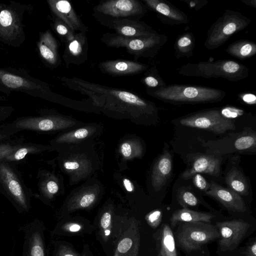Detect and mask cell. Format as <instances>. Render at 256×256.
Instances as JSON below:
<instances>
[{
  "label": "cell",
  "instance_id": "cell-1",
  "mask_svg": "<svg viewBox=\"0 0 256 256\" xmlns=\"http://www.w3.org/2000/svg\"><path fill=\"white\" fill-rule=\"evenodd\" d=\"M65 85L81 94L88 96L98 104L107 106H124L132 108L143 114H153L156 112L155 104L136 94L98 84L92 83L77 78H62Z\"/></svg>",
  "mask_w": 256,
  "mask_h": 256
},
{
  "label": "cell",
  "instance_id": "cell-2",
  "mask_svg": "<svg viewBox=\"0 0 256 256\" xmlns=\"http://www.w3.org/2000/svg\"><path fill=\"white\" fill-rule=\"evenodd\" d=\"M147 93L160 100L174 104H199L220 101L226 92L216 88L184 84L166 85L156 89L146 88Z\"/></svg>",
  "mask_w": 256,
  "mask_h": 256
},
{
  "label": "cell",
  "instance_id": "cell-3",
  "mask_svg": "<svg viewBox=\"0 0 256 256\" xmlns=\"http://www.w3.org/2000/svg\"><path fill=\"white\" fill-rule=\"evenodd\" d=\"M14 92L46 100L54 97L47 84L34 78L24 69L0 67V92L8 96Z\"/></svg>",
  "mask_w": 256,
  "mask_h": 256
},
{
  "label": "cell",
  "instance_id": "cell-4",
  "mask_svg": "<svg viewBox=\"0 0 256 256\" xmlns=\"http://www.w3.org/2000/svg\"><path fill=\"white\" fill-rule=\"evenodd\" d=\"M32 9L30 4L12 0L0 4V42L14 48L20 46L26 40L24 16Z\"/></svg>",
  "mask_w": 256,
  "mask_h": 256
},
{
  "label": "cell",
  "instance_id": "cell-5",
  "mask_svg": "<svg viewBox=\"0 0 256 256\" xmlns=\"http://www.w3.org/2000/svg\"><path fill=\"white\" fill-rule=\"evenodd\" d=\"M179 74L188 76L206 78H221L231 82H237L248 76V69L244 65L230 60L214 62H200L189 63L178 69Z\"/></svg>",
  "mask_w": 256,
  "mask_h": 256
},
{
  "label": "cell",
  "instance_id": "cell-6",
  "mask_svg": "<svg viewBox=\"0 0 256 256\" xmlns=\"http://www.w3.org/2000/svg\"><path fill=\"white\" fill-rule=\"evenodd\" d=\"M100 40L108 46L125 48L136 58H153L166 43L168 36L158 32L136 37H124L116 33H106L102 35Z\"/></svg>",
  "mask_w": 256,
  "mask_h": 256
},
{
  "label": "cell",
  "instance_id": "cell-7",
  "mask_svg": "<svg viewBox=\"0 0 256 256\" xmlns=\"http://www.w3.org/2000/svg\"><path fill=\"white\" fill-rule=\"evenodd\" d=\"M250 22V19L241 12L226 10L208 30L204 46L209 50L218 48L234 34L245 29Z\"/></svg>",
  "mask_w": 256,
  "mask_h": 256
},
{
  "label": "cell",
  "instance_id": "cell-8",
  "mask_svg": "<svg viewBox=\"0 0 256 256\" xmlns=\"http://www.w3.org/2000/svg\"><path fill=\"white\" fill-rule=\"evenodd\" d=\"M16 165L0 161V192L16 206L27 209L34 194L25 184Z\"/></svg>",
  "mask_w": 256,
  "mask_h": 256
},
{
  "label": "cell",
  "instance_id": "cell-9",
  "mask_svg": "<svg viewBox=\"0 0 256 256\" xmlns=\"http://www.w3.org/2000/svg\"><path fill=\"white\" fill-rule=\"evenodd\" d=\"M218 228L206 222H184L180 225L176 238L180 246L188 251L196 250L220 238Z\"/></svg>",
  "mask_w": 256,
  "mask_h": 256
},
{
  "label": "cell",
  "instance_id": "cell-10",
  "mask_svg": "<svg viewBox=\"0 0 256 256\" xmlns=\"http://www.w3.org/2000/svg\"><path fill=\"white\" fill-rule=\"evenodd\" d=\"M94 10L98 16L106 18L105 21L118 18L139 20L147 12L148 8L142 0H108L100 3Z\"/></svg>",
  "mask_w": 256,
  "mask_h": 256
},
{
  "label": "cell",
  "instance_id": "cell-11",
  "mask_svg": "<svg viewBox=\"0 0 256 256\" xmlns=\"http://www.w3.org/2000/svg\"><path fill=\"white\" fill-rule=\"evenodd\" d=\"M184 126L202 128L216 133L223 134L234 128L232 119L224 116L220 109L212 108L202 110L180 120Z\"/></svg>",
  "mask_w": 256,
  "mask_h": 256
},
{
  "label": "cell",
  "instance_id": "cell-12",
  "mask_svg": "<svg viewBox=\"0 0 256 256\" xmlns=\"http://www.w3.org/2000/svg\"><path fill=\"white\" fill-rule=\"evenodd\" d=\"M220 232L218 245L222 252L236 249L246 234L250 224L242 220H234L216 224Z\"/></svg>",
  "mask_w": 256,
  "mask_h": 256
},
{
  "label": "cell",
  "instance_id": "cell-13",
  "mask_svg": "<svg viewBox=\"0 0 256 256\" xmlns=\"http://www.w3.org/2000/svg\"><path fill=\"white\" fill-rule=\"evenodd\" d=\"M8 126L17 132L24 130L46 132L63 127L64 120L55 116H26L18 118Z\"/></svg>",
  "mask_w": 256,
  "mask_h": 256
},
{
  "label": "cell",
  "instance_id": "cell-14",
  "mask_svg": "<svg viewBox=\"0 0 256 256\" xmlns=\"http://www.w3.org/2000/svg\"><path fill=\"white\" fill-rule=\"evenodd\" d=\"M146 7L154 11L163 22L170 25L186 24L188 16L170 2L166 0H142Z\"/></svg>",
  "mask_w": 256,
  "mask_h": 256
},
{
  "label": "cell",
  "instance_id": "cell-15",
  "mask_svg": "<svg viewBox=\"0 0 256 256\" xmlns=\"http://www.w3.org/2000/svg\"><path fill=\"white\" fill-rule=\"evenodd\" d=\"M46 2L52 14L66 23L74 32H87V27L70 2L66 0H47Z\"/></svg>",
  "mask_w": 256,
  "mask_h": 256
},
{
  "label": "cell",
  "instance_id": "cell-16",
  "mask_svg": "<svg viewBox=\"0 0 256 256\" xmlns=\"http://www.w3.org/2000/svg\"><path fill=\"white\" fill-rule=\"evenodd\" d=\"M106 24L116 34L124 37L146 36L158 32L143 22L128 18L110 20H106Z\"/></svg>",
  "mask_w": 256,
  "mask_h": 256
},
{
  "label": "cell",
  "instance_id": "cell-17",
  "mask_svg": "<svg viewBox=\"0 0 256 256\" xmlns=\"http://www.w3.org/2000/svg\"><path fill=\"white\" fill-rule=\"evenodd\" d=\"M206 194L214 198L230 210L238 212L246 210L245 203L240 195L230 188H224L211 182Z\"/></svg>",
  "mask_w": 256,
  "mask_h": 256
},
{
  "label": "cell",
  "instance_id": "cell-18",
  "mask_svg": "<svg viewBox=\"0 0 256 256\" xmlns=\"http://www.w3.org/2000/svg\"><path fill=\"white\" fill-rule=\"evenodd\" d=\"M88 44L86 32H76L74 38L66 43L62 58L66 64H80L88 58Z\"/></svg>",
  "mask_w": 256,
  "mask_h": 256
},
{
  "label": "cell",
  "instance_id": "cell-19",
  "mask_svg": "<svg viewBox=\"0 0 256 256\" xmlns=\"http://www.w3.org/2000/svg\"><path fill=\"white\" fill-rule=\"evenodd\" d=\"M98 66L102 72L113 76L138 74L148 69L144 64L127 60L104 61Z\"/></svg>",
  "mask_w": 256,
  "mask_h": 256
},
{
  "label": "cell",
  "instance_id": "cell-20",
  "mask_svg": "<svg viewBox=\"0 0 256 256\" xmlns=\"http://www.w3.org/2000/svg\"><path fill=\"white\" fill-rule=\"evenodd\" d=\"M37 48L39 54L45 64L52 67L59 65L60 60L58 43L50 30L40 33Z\"/></svg>",
  "mask_w": 256,
  "mask_h": 256
},
{
  "label": "cell",
  "instance_id": "cell-21",
  "mask_svg": "<svg viewBox=\"0 0 256 256\" xmlns=\"http://www.w3.org/2000/svg\"><path fill=\"white\" fill-rule=\"evenodd\" d=\"M221 158L212 156H200L196 157L190 169L182 174L184 179L190 178L196 174L205 173L218 176L220 172Z\"/></svg>",
  "mask_w": 256,
  "mask_h": 256
},
{
  "label": "cell",
  "instance_id": "cell-22",
  "mask_svg": "<svg viewBox=\"0 0 256 256\" xmlns=\"http://www.w3.org/2000/svg\"><path fill=\"white\" fill-rule=\"evenodd\" d=\"M140 246V234L134 222L123 234L118 242L114 256H138Z\"/></svg>",
  "mask_w": 256,
  "mask_h": 256
},
{
  "label": "cell",
  "instance_id": "cell-23",
  "mask_svg": "<svg viewBox=\"0 0 256 256\" xmlns=\"http://www.w3.org/2000/svg\"><path fill=\"white\" fill-rule=\"evenodd\" d=\"M172 170V157L164 150L156 162L152 174V183L155 190H160L166 184Z\"/></svg>",
  "mask_w": 256,
  "mask_h": 256
},
{
  "label": "cell",
  "instance_id": "cell-24",
  "mask_svg": "<svg viewBox=\"0 0 256 256\" xmlns=\"http://www.w3.org/2000/svg\"><path fill=\"white\" fill-rule=\"evenodd\" d=\"M214 216L211 214L196 212L183 208L175 211L170 218V224L174 228L178 222H210Z\"/></svg>",
  "mask_w": 256,
  "mask_h": 256
},
{
  "label": "cell",
  "instance_id": "cell-25",
  "mask_svg": "<svg viewBox=\"0 0 256 256\" xmlns=\"http://www.w3.org/2000/svg\"><path fill=\"white\" fill-rule=\"evenodd\" d=\"M48 146L32 142H22L3 160L16 164L24 160L26 156L39 154L47 150Z\"/></svg>",
  "mask_w": 256,
  "mask_h": 256
},
{
  "label": "cell",
  "instance_id": "cell-26",
  "mask_svg": "<svg viewBox=\"0 0 256 256\" xmlns=\"http://www.w3.org/2000/svg\"><path fill=\"white\" fill-rule=\"evenodd\" d=\"M226 52L239 59L248 58L256 54V44L248 40H238L230 44L227 47Z\"/></svg>",
  "mask_w": 256,
  "mask_h": 256
},
{
  "label": "cell",
  "instance_id": "cell-27",
  "mask_svg": "<svg viewBox=\"0 0 256 256\" xmlns=\"http://www.w3.org/2000/svg\"><path fill=\"white\" fill-rule=\"evenodd\" d=\"M195 47V38L190 32L179 36L174 44V55L176 58L192 56Z\"/></svg>",
  "mask_w": 256,
  "mask_h": 256
},
{
  "label": "cell",
  "instance_id": "cell-28",
  "mask_svg": "<svg viewBox=\"0 0 256 256\" xmlns=\"http://www.w3.org/2000/svg\"><path fill=\"white\" fill-rule=\"evenodd\" d=\"M158 256H177L174 236L170 226L166 224L162 227L160 248Z\"/></svg>",
  "mask_w": 256,
  "mask_h": 256
},
{
  "label": "cell",
  "instance_id": "cell-29",
  "mask_svg": "<svg viewBox=\"0 0 256 256\" xmlns=\"http://www.w3.org/2000/svg\"><path fill=\"white\" fill-rule=\"evenodd\" d=\"M226 182L230 188L238 194H247L248 190L247 182L243 174L237 169L233 168L228 173Z\"/></svg>",
  "mask_w": 256,
  "mask_h": 256
},
{
  "label": "cell",
  "instance_id": "cell-30",
  "mask_svg": "<svg viewBox=\"0 0 256 256\" xmlns=\"http://www.w3.org/2000/svg\"><path fill=\"white\" fill-rule=\"evenodd\" d=\"M142 81L146 86V88L156 89L166 86L156 67H152L148 69Z\"/></svg>",
  "mask_w": 256,
  "mask_h": 256
},
{
  "label": "cell",
  "instance_id": "cell-31",
  "mask_svg": "<svg viewBox=\"0 0 256 256\" xmlns=\"http://www.w3.org/2000/svg\"><path fill=\"white\" fill-rule=\"evenodd\" d=\"M38 186L40 194L44 196H50L56 194L58 190L57 183L52 180H48L45 174L42 171L38 174Z\"/></svg>",
  "mask_w": 256,
  "mask_h": 256
},
{
  "label": "cell",
  "instance_id": "cell-32",
  "mask_svg": "<svg viewBox=\"0 0 256 256\" xmlns=\"http://www.w3.org/2000/svg\"><path fill=\"white\" fill-rule=\"evenodd\" d=\"M52 27L58 36L66 43L74 37L76 32L72 30L66 23L54 16Z\"/></svg>",
  "mask_w": 256,
  "mask_h": 256
},
{
  "label": "cell",
  "instance_id": "cell-33",
  "mask_svg": "<svg viewBox=\"0 0 256 256\" xmlns=\"http://www.w3.org/2000/svg\"><path fill=\"white\" fill-rule=\"evenodd\" d=\"M24 138H18L4 140L0 142V161L12 152L21 144L24 142Z\"/></svg>",
  "mask_w": 256,
  "mask_h": 256
},
{
  "label": "cell",
  "instance_id": "cell-34",
  "mask_svg": "<svg viewBox=\"0 0 256 256\" xmlns=\"http://www.w3.org/2000/svg\"><path fill=\"white\" fill-rule=\"evenodd\" d=\"M235 148L240 150L251 149L256 146V136L252 134H244L238 138L234 142Z\"/></svg>",
  "mask_w": 256,
  "mask_h": 256
},
{
  "label": "cell",
  "instance_id": "cell-35",
  "mask_svg": "<svg viewBox=\"0 0 256 256\" xmlns=\"http://www.w3.org/2000/svg\"><path fill=\"white\" fill-rule=\"evenodd\" d=\"M178 200L184 208H187L188 206H194L198 204V200L194 194L186 190H182L178 193Z\"/></svg>",
  "mask_w": 256,
  "mask_h": 256
},
{
  "label": "cell",
  "instance_id": "cell-36",
  "mask_svg": "<svg viewBox=\"0 0 256 256\" xmlns=\"http://www.w3.org/2000/svg\"><path fill=\"white\" fill-rule=\"evenodd\" d=\"M162 218V212L156 210L150 212L146 217L148 224L153 228H156Z\"/></svg>",
  "mask_w": 256,
  "mask_h": 256
},
{
  "label": "cell",
  "instance_id": "cell-37",
  "mask_svg": "<svg viewBox=\"0 0 256 256\" xmlns=\"http://www.w3.org/2000/svg\"><path fill=\"white\" fill-rule=\"evenodd\" d=\"M111 220L112 216L108 212L104 213L100 218V228L106 237L108 236L110 233Z\"/></svg>",
  "mask_w": 256,
  "mask_h": 256
},
{
  "label": "cell",
  "instance_id": "cell-38",
  "mask_svg": "<svg viewBox=\"0 0 256 256\" xmlns=\"http://www.w3.org/2000/svg\"><path fill=\"white\" fill-rule=\"evenodd\" d=\"M18 132L10 128L8 124L0 125V142L9 140Z\"/></svg>",
  "mask_w": 256,
  "mask_h": 256
},
{
  "label": "cell",
  "instance_id": "cell-39",
  "mask_svg": "<svg viewBox=\"0 0 256 256\" xmlns=\"http://www.w3.org/2000/svg\"><path fill=\"white\" fill-rule=\"evenodd\" d=\"M6 100V98L0 96V102ZM14 108L10 106H0V122L9 118L14 111Z\"/></svg>",
  "mask_w": 256,
  "mask_h": 256
},
{
  "label": "cell",
  "instance_id": "cell-40",
  "mask_svg": "<svg viewBox=\"0 0 256 256\" xmlns=\"http://www.w3.org/2000/svg\"><path fill=\"white\" fill-rule=\"evenodd\" d=\"M193 176L194 184L196 188L206 192L209 189L210 184L200 174H196Z\"/></svg>",
  "mask_w": 256,
  "mask_h": 256
},
{
  "label": "cell",
  "instance_id": "cell-41",
  "mask_svg": "<svg viewBox=\"0 0 256 256\" xmlns=\"http://www.w3.org/2000/svg\"><path fill=\"white\" fill-rule=\"evenodd\" d=\"M95 196L93 194H88L83 196L78 202L79 208H85L89 206L94 202Z\"/></svg>",
  "mask_w": 256,
  "mask_h": 256
},
{
  "label": "cell",
  "instance_id": "cell-42",
  "mask_svg": "<svg viewBox=\"0 0 256 256\" xmlns=\"http://www.w3.org/2000/svg\"><path fill=\"white\" fill-rule=\"evenodd\" d=\"M32 256H44V252L40 242L36 238L31 250Z\"/></svg>",
  "mask_w": 256,
  "mask_h": 256
},
{
  "label": "cell",
  "instance_id": "cell-43",
  "mask_svg": "<svg viewBox=\"0 0 256 256\" xmlns=\"http://www.w3.org/2000/svg\"><path fill=\"white\" fill-rule=\"evenodd\" d=\"M183 1L188 4L190 8H194L196 10L202 8L208 3V1L205 0H184Z\"/></svg>",
  "mask_w": 256,
  "mask_h": 256
},
{
  "label": "cell",
  "instance_id": "cell-44",
  "mask_svg": "<svg viewBox=\"0 0 256 256\" xmlns=\"http://www.w3.org/2000/svg\"><path fill=\"white\" fill-rule=\"evenodd\" d=\"M244 103L248 104H254L256 103V96L250 93H242L238 96Z\"/></svg>",
  "mask_w": 256,
  "mask_h": 256
},
{
  "label": "cell",
  "instance_id": "cell-45",
  "mask_svg": "<svg viewBox=\"0 0 256 256\" xmlns=\"http://www.w3.org/2000/svg\"><path fill=\"white\" fill-rule=\"evenodd\" d=\"M89 134V132L87 128H81L74 131L72 133V138L74 139H82L86 138ZM73 139V138H72Z\"/></svg>",
  "mask_w": 256,
  "mask_h": 256
},
{
  "label": "cell",
  "instance_id": "cell-46",
  "mask_svg": "<svg viewBox=\"0 0 256 256\" xmlns=\"http://www.w3.org/2000/svg\"><path fill=\"white\" fill-rule=\"evenodd\" d=\"M58 256H78V255L69 247L64 246L60 249Z\"/></svg>",
  "mask_w": 256,
  "mask_h": 256
},
{
  "label": "cell",
  "instance_id": "cell-47",
  "mask_svg": "<svg viewBox=\"0 0 256 256\" xmlns=\"http://www.w3.org/2000/svg\"><path fill=\"white\" fill-rule=\"evenodd\" d=\"M244 256H256V242H252L246 248Z\"/></svg>",
  "mask_w": 256,
  "mask_h": 256
},
{
  "label": "cell",
  "instance_id": "cell-48",
  "mask_svg": "<svg viewBox=\"0 0 256 256\" xmlns=\"http://www.w3.org/2000/svg\"><path fill=\"white\" fill-rule=\"evenodd\" d=\"M131 146L128 142H124L121 146V152L122 155L126 158L129 157L132 154Z\"/></svg>",
  "mask_w": 256,
  "mask_h": 256
},
{
  "label": "cell",
  "instance_id": "cell-49",
  "mask_svg": "<svg viewBox=\"0 0 256 256\" xmlns=\"http://www.w3.org/2000/svg\"><path fill=\"white\" fill-rule=\"evenodd\" d=\"M79 166V164L76 162H67L64 164V166L67 170H76Z\"/></svg>",
  "mask_w": 256,
  "mask_h": 256
},
{
  "label": "cell",
  "instance_id": "cell-50",
  "mask_svg": "<svg viewBox=\"0 0 256 256\" xmlns=\"http://www.w3.org/2000/svg\"><path fill=\"white\" fill-rule=\"evenodd\" d=\"M66 228L71 232H77L81 230L82 226L80 225L77 224H68L67 226H66Z\"/></svg>",
  "mask_w": 256,
  "mask_h": 256
},
{
  "label": "cell",
  "instance_id": "cell-51",
  "mask_svg": "<svg viewBox=\"0 0 256 256\" xmlns=\"http://www.w3.org/2000/svg\"><path fill=\"white\" fill-rule=\"evenodd\" d=\"M123 183L124 186L127 191L130 192L133 191L134 186L129 180L124 178L123 180Z\"/></svg>",
  "mask_w": 256,
  "mask_h": 256
},
{
  "label": "cell",
  "instance_id": "cell-52",
  "mask_svg": "<svg viewBox=\"0 0 256 256\" xmlns=\"http://www.w3.org/2000/svg\"><path fill=\"white\" fill-rule=\"evenodd\" d=\"M242 2L246 5L254 7L256 8V0H242Z\"/></svg>",
  "mask_w": 256,
  "mask_h": 256
}]
</instances>
